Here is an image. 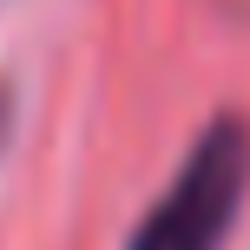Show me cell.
Here are the masks:
<instances>
[{
	"label": "cell",
	"instance_id": "obj_1",
	"mask_svg": "<svg viewBox=\"0 0 250 250\" xmlns=\"http://www.w3.org/2000/svg\"><path fill=\"white\" fill-rule=\"evenodd\" d=\"M244 191H250V119L217 112L125 250H224Z\"/></svg>",
	"mask_w": 250,
	"mask_h": 250
},
{
	"label": "cell",
	"instance_id": "obj_2",
	"mask_svg": "<svg viewBox=\"0 0 250 250\" xmlns=\"http://www.w3.org/2000/svg\"><path fill=\"white\" fill-rule=\"evenodd\" d=\"M7 119H13V105H7V86H0V138H7Z\"/></svg>",
	"mask_w": 250,
	"mask_h": 250
}]
</instances>
